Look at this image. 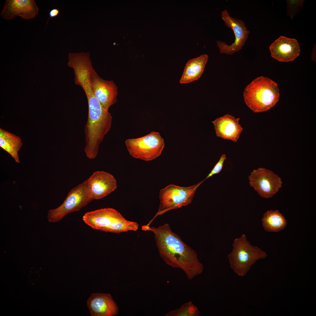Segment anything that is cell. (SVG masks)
<instances>
[{
  "instance_id": "6da1fadb",
  "label": "cell",
  "mask_w": 316,
  "mask_h": 316,
  "mask_svg": "<svg viewBox=\"0 0 316 316\" xmlns=\"http://www.w3.org/2000/svg\"><path fill=\"white\" fill-rule=\"evenodd\" d=\"M142 229L154 233L159 255L166 264L182 269L189 280L203 272V265L196 252L172 231L168 224L157 228L144 225Z\"/></svg>"
},
{
  "instance_id": "7a4b0ae2",
  "label": "cell",
  "mask_w": 316,
  "mask_h": 316,
  "mask_svg": "<svg viewBox=\"0 0 316 316\" xmlns=\"http://www.w3.org/2000/svg\"><path fill=\"white\" fill-rule=\"evenodd\" d=\"M244 101L254 112L267 111L279 100V89L276 83L267 77L261 76L246 86L243 92Z\"/></svg>"
},
{
  "instance_id": "3957f363",
  "label": "cell",
  "mask_w": 316,
  "mask_h": 316,
  "mask_svg": "<svg viewBox=\"0 0 316 316\" xmlns=\"http://www.w3.org/2000/svg\"><path fill=\"white\" fill-rule=\"evenodd\" d=\"M233 246L228 257L231 268L239 276L245 275L257 261L267 256L264 251L251 245L245 234L235 239Z\"/></svg>"
},
{
  "instance_id": "277c9868",
  "label": "cell",
  "mask_w": 316,
  "mask_h": 316,
  "mask_svg": "<svg viewBox=\"0 0 316 316\" xmlns=\"http://www.w3.org/2000/svg\"><path fill=\"white\" fill-rule=\"evenodd\" d=\"M94 200L87 179L71 189L60 206L49 210L48 221L51 223L58 222L68 214L79 211Z\"/></svg>"
},
{
  "instance_id": "5b68a950",
  "label": "cell",
  "mask_w": 316,
  "mask_h": 316,
  "mask_svg": "<svg viewBox=\"0 0 316 316\" xmlns=\"http://www.w3.org/2000/svg\"><path fill=\"white\" fill-rule=\"evenodd\" d=\"M125 144L132 157L146 161L159 157L164 147V140L160 133L154 131L141 137L127 139Z\"/></svg>"
},
{
  "instance_id": "8992f818",
  "label": "cell",
  "mask_w": 316,
  "mask_h": 316,
  "mask_svg": "<svg viewBox=\"0 0 316 316\" xmlns=\"http://www.w3.org/2000/svg\"><path fill=\"white\" fill-rule=\"evenodd\" d=\"M203 181L187 187L171 184L161 189L159 193L160 205L156 216L190 204L197 188Z\"/></svg>"
},
{
  "instance_id": "52a82bcc",
  "label": "cell",
  "mask_w": 316,
  "mask_h": 316,
  "mask_svg": "<svg viewBox=\"0 0 316 316\" xmlns=\"http://www.w3.org/2000/svg\"><path fill=\"white\" fill-rule=\"evenodd\" d=\"M250 186L261 197L269 198L282 187L281 178L273 171L260 168L253 170L248 176Z\"/></svg>"
},
{
  "instance_id": "ba28073f",
  "label": "cell",
  "mask_w": 316,
  "mask_h": 316,
  "mask_svg": "<svg viewBox=\"0 0 316 316\" xmlns=\"http://www.w3.org/2000/svg\"><path fill=\"white\" fill-rule=\"evenodd\" d=\"M221 16L226 25L233 30L235 40L234 42L230 45L224 42L217 40V45L221 54L231 55L242 49L250 32L243 21L232 17L226 10L222 11Z\"/></svg>"
},
{
  "instance_id": "9c48e42d",
  "label": "cell",
  "mask_w": 316,
  "mask_h": 316,
  "mask_svg": "<svg viewBox=\"0 0 316 316\" xmlns=\"http://www.w3.org/2000/svg\"><path fill=\"white\" fill-rule=\"evenodd\" d=\"M89 81L94 95L102 106L108 110L117 101L118 88L112 80L108 81L100 77L91 65L89 69Z\"/></svg>"
},
{
  "instance_id": "30bf717a",
  "label": "cell",
  "mask_w": 316,
  "mask_h": 316,
  "mask_svg": "<svg viewBox=\"0 0 316 316\" xmlns=\"http://www.w3.org/2000/svg\"><path fill=\"white\" fill-rule=\"evenodd\" d=\"M38 12V8L33 0H7L1 16L7 20L16 16L27 20L34 18Z\"/></svg>"
},
{
  "instance_id": "8fae6325",
  "label": "cell",
  "mask_w": 316,
  "mask_h": 316,
  "mask_svg": "<svg viewBox=\"0 0 316 316\" xmlns=\"http://www.w3.org/2000/svg\"><path fill=\"white\" fill-rule=\"evenodd\" d=\"M272 57L281 62L293 61L300 53L297 40L283 36L276 40L269 47Z\"/></svg>"
},
{
  "instance_id": "7c38bea8",
  "label": "cell",
  "mask_w": 316,
  "mask_h": 316,
  "mask_svg": "<svg viewBox=\"0 0 316 316\" xmlns=\"http://www.w3.org/2000/svg\"><path fill=\"white\" fill-rule=\"evenodd\" d=\"M87 180L94 200L107 196L117 187L116 180L114 176L103 171L95 172Z\"/></svg>"
},
{
  "instance_id": "4fadbf2b",
  "label": "cell",
  "mask_w": 316,
  "mask_h": 316,
  "mask_svg": "<svg viewBox=\"0 0 316 316\" xmlns=\"http://www.w3.org/2000/svg\"><path fill=\"white\" fill-rule=\"evenodd\" d=\"M123 217L116 209L107 208L87 212L83 216L82 219L92 229L105 231L111 223Z\"/></svg>"
},
{
  "instance_id": "5bb4252c",
  "label": "cell",
  "mask_w": 316,
  "mask_h": 316,
  "mask_svg": "<svg viewBox=\"0 0 316 316\" xmlns=\"http://www.w3.org/2000/svg\"><path fill=\"white\" fill-rule=\"evenodd\" d=\"M240 119L229 114L217 118L212 122L216 135L224 139L236 142L243 130L239 123Z\"/></svg>"
},
{
  "instance_id": "9a60e30c",
  "label": "cell",
  "mask_w": 316,
  "mask_h": 316,
  "mask_svg": "<svg viewBox=\"0 0 316 316\" xmlns=\"http://www.w3.org/2000/svg\"><path fill=\"white\" fill-rule=\"evenodd\" d=\"M91 316H113L118 313V307L109 294H92L87 301Z\"/></svg>"
},
{
  "instance_id": "2e32d148",
  "label": "cell",
  "mask_w": 316,
  "mask_h": 316,
  "mask_svg": "<svg viewBox=\"0 0 316 316\" xmlns=\"http://www.w3.org/2000/svg\"><path fill=\"white\" fill-rule=\"evenodd\" d=\"M208 59V55L205 54L189 60L185 66L180 83H187L197 80L203 73Z\"/></svg>"
},
{
  "instance_id": "e0dca14e",
  "label": "cell",
  "mask_w": 316,
  "mask_h": 316,
  "mask_svg": "<svg viewBox=\"0 0 316 316\" xmlns=\"http://www.w3.org/2000/svg\"><path fill=\"white\" fill-rule=\"evenodd\" d=\"M22 144L19 136L0 128V147L8 153L17 163L20 162L18 152Z\"/></svg>"
},
{
  "instance_id": "ac0fdd59",
  "label": "cell",
  "mask_w": 316,
  "mask_h": 316,
  "mask_svg": "<svg viewBox=\"0 0 316 316\" xmlns=\"http://www.w3.org/2000/svg\"><path fill=\"white\" fill-rule=\"evenodd\" d=\"M262 221L264 230L268 232L279 231L284 229L287 224L286 218L277 210H270L265 212Z\"/></svg>"
},
{
  "instance_id": "d6986e66",
  "label": "cell",
  "mask_w": 316,
  "mask_h": 316,
  "mask_svg": "<svg viewBox=\"0 0 316 316\" xmlns=\"http://www.w3.org/2000/svg\"><path fill=\"white\" fill-rule=\"evenodd\" d=\"M138 227L137 222L127 220L123 217L111 223L104 232L119 233L129 231H136Z\"/></svg>"
},
{
  "instance_id": "ffe728a7",
  "label": "cell",
  "mask_w": 316,
  "mask_h": 316,
  "mask_svg": "<svg viewBox=\"0 0 316 316\" xmlns=\"http://www.w3.org/2000/svg\"><path fill=\"white\" fill-rule=\"evenodd\" d=\"M198 308L191 301L183 304L180 308L169 311L166 316H200Z\"/></svg>"
},
{
  "instance_id": "44dd1931",
  "label": "cell",
  "mask_w": 316,
  "mask_h": 316,
  "mask_svg": "<svg viewBox=\"0 0 316 316\" xmlns=\"http://www.w3.org/2000/svg\"><path fill=\"white\" fill-rule=\"evenodd\" d=\"M226 159V155L225 154H222L220 157L218 162L211 170L210 173L203 180L204 181L213 175L219 174L222 170L224 162Z\"/></svg>"
},
{
  "instance_id": "7402d4cb",
  "label": "cell",
  "mask_w": 316,
  "mask_h": 316,
  "mask_svg": "<svg viewBox=\"0 0 316 316\" xmlns=\"http://www.w3.org/2000/svg\"><path fill=\"white\" fill-rule=\"evenodd\" d=\"M60 13L59 10L57 8H54L49 12V15L50 18H53L58 16Z\"/></svg>"
}]
</instances>
